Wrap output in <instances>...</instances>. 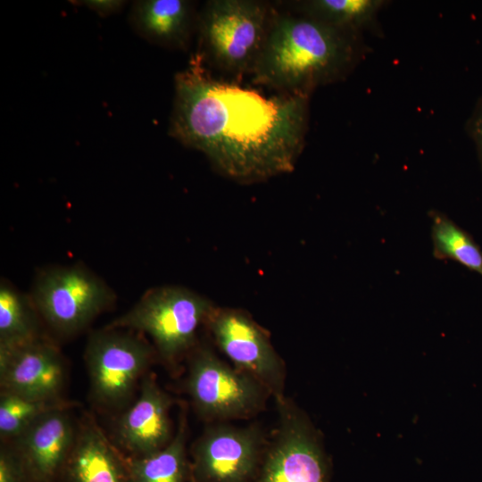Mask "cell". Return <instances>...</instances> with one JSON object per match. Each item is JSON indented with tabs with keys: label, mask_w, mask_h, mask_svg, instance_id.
<instances>
[{
	"label": "cell",
	"mask_w": 482,
	"mask_h": 482,
	"mask_svg": "<svg viewBox=\"0 0 482 482\" xmlns=\"http://www.w3.org/2000/svg\"><path fill=\"white\" fill-rule=\"evenodd\" d=\"M67 410L42 415L13 439L21 461L38 478L52 477L70 454L76 433Z\"/></svg>",
	"instance_id": "obj_14"
},
{
	"label": "cell",
	"mask_w": 482,
	"mask_h": 482,
	"mask_svg": "<svg viewBox=\"0 0 482 482\" xmlns=\"http://www.w3.org/2000/svg\"><path fill=\"white\" fill-rule=\"evenodd\" d=\"M71 482H124L117 453L103 431L87 420L76 433L69 454Z\"/></svg>",
	"instance_id": "obj_15"
},
{
	"label": "cell",
	"mask_w": 482,
	"mask_h": 482,
	"mask_svg": "<svg viewBox=\"0 0 482 482\" xmlns=\"http://www.w3.org/2000/svg\"><path fill=\"white\" fill-rule=\"evenodd\" d=\"M29 297L48 327L64 337L85 329L116 298L101 278L79 264L40 270Z\"/></svg>",
	"instance_id": "obj_5"
},
{
	"label": "cell",
	"mask_w": 482,
	"mask_h": 482,
	"mask_svg": "<svg viewBox=\"0 0 482 482\" xmlns=\"http://www.w3.org/2000/svg\"><path fill=\"white\" fill-rule=\"evenodd\" d=\"M287 10L330 26L359 32L370 26L385 5L384 0H302L281 2Z\"/></svg>",
	"instance_id": "obj_16"
},
{
	"label": "cell",
	"mask_w": 482,
	"mask_h": 482,
	"mask_svg": "<svg viewBox=\"0 0 482 482\" xmlns=\"http://www.w3.org/2000/svg\"><path fill=\"white\" fill-rule=\"evenodd\" d=\"M205 323L218 346L239 370L275 394L281 391V362L268 335L245 312L215 306Z\"/></svg>",
	"instance_id": "obj_8"
},
{
	"label": "cell",
	"mask_w": 482,
	"mask_h": 482,
	"mask_svg": "<svg viewBox=\"0 0 482 482\" xmlns=\"http://www.w3.org/2000/svg\"><path fill=\"white\" fill-rule=\"evenodd\" d=\"M185 444V425L181 421L176 436L165 447L129 462V482H184Z\"/></svg>",
	"instance_id": "obj_19"
},
{
	"label": "cell",
	"mask_w": 482,
	"mask_h": 482,
	"mask_svg": "<svg viewBox=\"0 0 482 482\" xmlns=\"http://www.w3.org/2000/svg\"><path fill=\"white\" fill-rule=\"evenodd\" d=\"M21 459L16 451L2 448L0 454V482H21Z\"/></svg>",
	"instance_id": "obj_22"
},
{
	"label": "cell",
	"mask_w": 482,
	"mask_h": 482,
	"mask_svg": "<svg viewBox=\"0 0 482 482\" xmlns=\"http://www.w3.org/2000/svg\"><path fill=\"white\" fill-rule=\"evenodd\" d=\"M215 308L207 297L181 286L147 290L126 313L105 328L146 334L158 354L174 362L195 345L199 326Z\"/></svg>",
	"instance_id": "obj_4"
},
{
	"label": "cell",
	"mask_w": 482,
	"mask_h": 482,
	"mask_svg": "<svg viewBox=\"0 0 482 482\" xmlns=\"http://www.w3.org/2000/svg\"><path fill=\"white\" fill-rule=\"evenodd\" d=\"M188 394L198 412L209 419L247 415L262 406L263 386L251 375L235 370L206 346L190 361Z\"/></svg>",
	"instance_id": "obj_7"
},
{
	"label": "cell",
	"mask_w": 482,
	"mask_h": 482,
	"mask_svg": "<svg viewBox=\"0 0 482 482\" xmlns=\"http://www.w3.org/2000/svg\"><path fill=\"white\" fill-rule=\"evenodd\" d=\"M69 404L59 399L38 400L2 392L0 396V434L4 439H15L42 415Z\"/></svg>",
	"instance_id": "obj_20"
},
{
	"label": "cell",
	"mask_w": 482,
	"mask_h": 482,
	"mask_svg": "<svg viewBox=\"0 0 482 482\" xmlns=\"http://www.w3.org/2000/svg\"><path fill=\"white\" fill-rule=\"evenodd\" d=\"M154 354V349L131 331L104 328L92 334L85 361L96 403L108 408L126 404L145 375Z\"/></svg>",
	"instance_id": "obj_6"
},
{
	"label": "cell",
	"mask_w": 482,
	"mask_h": 482,
	"mask_svg": "<svg viewBox=\"0 0 482 482\" xmlns=\"http://www.w3.org/2000/svg\"><path fill=\"white\" fill-rule=\"evenodd\" d=\"M170 399L153 375H145L137 399L119 418L118 442L137 456H145L165 447L170 440Z\"/></svg>",
	"instance_id": "obj_12"
},
{
	"label": "cell",
	"mask_w": 482,
	"mask_h": 482,
	"mask_svg": "<svg viewBox=\"0 0 482 482\" xmlns=\"http://www.w3.org/2000/svg\"><path fill=\"white\" fill-rule=\"evenodd\" d=\"M199 11L189 0L135 1L129 12L134 30L148 42L173 50H187L196 34Z\"/></svg>",
	"instance_id": "obj_13"
},
{
	"label": "cell",
	"mask_w": 482,
	"mask_h": 482,
	"mask_svg": "<svg viewBox=\"0 0 482 482\" xmlns=\"http://www.w3.org/2000/svg\"><path fill=\"white\" fill-rule=\"evenodd\" d=\"M267 39L252 74L278 94L310 96L320 86L344 79L362 52L359 32L341 29L277 4Z\"/></svg>",
	"instance_id": "obj_2"
},
{
	"label": "cell",
	"mask_w": 482,
	"mask_h": 482,
	"mask_svg": "<svg viewBox=\"0 0 482 482\" xmlns=\"http://www.w3.org/2000/svg\"><path fill=\"white\" fill-rule=\"evenodd\" d=\"M275 10V4L262 0L206 1L198 13L196 54L237 79L252 75Z\"/></svg>",
	"instance_id": "obj_3"
},
{
	"label": "cell",
	"mask_w": 482,
	"mask_h": 482,
	"mask_svg": "<svg viewBox=\"0 0 482 482\" xmlns=\"http://www.w3.org/2000/svg\"><path fill=\"white\" fill-rule=\"evenodd\" d=\"M428 217L433 256L456 262L482 277V250L472 236L438 210H430Z\"/></svg>",
	"instance_id": "obj_17"
},
{
	"label": "cell",
	"mask_w": 482,
	"mask_h": 482,
	"mask_svg": "<svg viewBox=\"0 0 482 482\" xmlns=\"http://www.w3.org/2000/svg\"><path fill=\"white\" fill-rule=\"evenodd\" d=\"M75 3H79V4L104 17L120 12L126 2L120 0H85Z\"/></svg>",
	"instance_id": "obj_23"
},
{
	"label": "cell",
	"mask_w": 482,
	"mask_h": 482,
	"mask_svg": "<svg viewBox=\"0 0 482 482\" xmlns=\"http://www.w3.org/2000/svg\"><path fill=\"white\" fill-rule=\"evenodd\" d=\"M169 135L221 175L255 183L291 172L308 130L309 96H265L219 80L196 54L174 79Z\"/></svg>",
	"instance_id": "obj_1"
},
{
	"label": "cell",
	"mask_w": 482,
	"mask_h": 482,
	"mask_svg": "<svg viewBox=\"0 0 482 482\" xmlns=\"http://www.w3.org/2000/svg\"><path fill=\"white\" fill-rule=\"evenodd\" d=\"M65 364L59 350L44 337L0 346L2 392L38 400L59 399Z\"/></svg>",
	"instance_id": "obj_9"
},
{
	"label": "cell",
	"mask_w": 482,
	"mask_h": 482,
	"mask_svg": "<svg viewBox=\"0 0 482 482\" xmlns=\"http://www.w3.org/2000/svg\"><path fill=\"white\" fill-rule=\"evenodd\" d=\"M465 131L475 145L478 162L482 170V95L478 98L465 123Z\"/></svg>",
	"instance_id": "obj_21"
},
{
	"label": "cell",
	"mask_w": 482,
	"mask_h": 482,
	"mask_svg": "<svg viewBox=\"0 0 482 482\" xmlns=\"http://www.w3.org/2000/svg\"><path fill=\"white\" fill-rule=\"evenodd\" d=\"M37 311L25 296L5 279L0 284V346L24 344L38 337Z\"/></svg>",
	"instance_id": "obj_18"
},
{
	"label": "cell",
	"mask_w": 482,
	"mask_h": 482,
	"mask_svg": "<svg viewBox=\"0 0 482 482\" xmlns=\"http://www.w3.org/2000/svg\"><path fill=\"white\" fill-rule=\"evenodd\" d=\"M260 435L253 428L216 426L195 447V467L206 482H247L258 461Z\"/></svg>",
	"instance_id": "obj_11"
},
{
	"label": "cell",
	"mask_w": 482,
	"mask_h": 482,
	"mask_svg": "<svg viewBox=\"0 0 482 482\" xmlns=\"http://www.w3.org/2000/svg\"><path fill=\"white\" fill-rule=\"evenodd\" d=\"M258 482H327L321 451L296 412L284 411Z\"/></svg>",
	"instance_id": "obj_10"
}]
</instances>
